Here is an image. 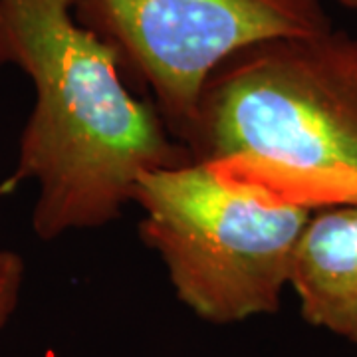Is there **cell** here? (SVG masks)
I'll return each mask as SVG.
<instances>
[{"mask_svg":"<svg viewBox=\"0 0 357 357\" xmlns=\"http://www.w3.org/2000/svg\"><path fill=\"white\" fill-rule=\"evenodd\" d=\"M340 4H344L347 8H351V10H356L357 13V0H337Z\"/></svg>","mask_w":357,"mask_h":357,"instance_id":"52a82bcc","label":"cell"},{"mask_svg":"<svg viewBox=\"0 0 357 357\" xmlns=\"http://www.w3.org/2000/svg\"><path fill=\"white\" fill-rule=\"evenodd\" d=\"M131 203L178 302L213 326L280 310L294 248L316 213L241 167L204 159L141 175Z\"/></svg>","mask_w":357,"mask_h":357,"instance_id":"3957f363","label":"cell"},{"mask_svg":"<svg viewBox=\"0 0 357 357\" xmlns=\"http://www.w3.org/2000/svg\"><path fill=\"white\" fill-rule=\"evenodd\" d=\"M183 145L310 211L357 204V38L328 30L232 54L206 79Z\"/></svg>","mask_w":357,"mask_h":357,"instance_id":"7a4b0ae2","label":"cell"},{"mask_svg":"<svg viewBox=\"0 0 357 357\" xmlns=\"http://www.w3.org/2000/svg\"><path fill=\"white\" fill-rule=\"evenodd\" d=\"M0 64L34 88L10 185L36 183L42 241L114 222L141 175L192 159L153 103L129 91L114 48L77 20L76 0H0Z\"/></svg>","mask_w":357,"mask_h":357,"instance_id":"6da1fadb","label":"cell"},{"mask_svg":"<svg viewBox=\"0 0 357 357\" xmlns=\"http://www.w3.org/2000/svg\"><path fill=\"white\" fill-rule=\"evenodd\" d=\"M76 16L151 91L178 143L206 79L232 54L264 40L332 30L319 0H76Z\"/></svg>","mask_w":357,"mask_h":357,"instance_id":"277c9868","label":"cell"},{"mask_svg":"<svg viewBox=\"0 0 357 357\" xmlns=\"http://www.w3.org/2000/svg\"><path fill=\"white\" fill-rule=\"evenodd\" d=\"M24 278V258L14 250L0 248V333L8 326L18 307Z\"/></svg>","mask_w":357,"mask_h":357,"instance_id":"8992f818","label":"cell"},{"mask_svg":"<svg viewBox=\"0 0 357 357\" xmlns=\"http://www.w3.org/2000/svg\"><path fill=\"white\" fill-rule=\"evenodd\" d=\"M288 286L310 326L357 345V204L310 217L294 248Z\"/></svg>","mask_w":357,"mask_h":357,"instance_id":"5b68a950","label":"cell"}]
</instances>
